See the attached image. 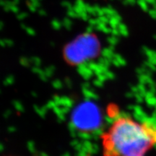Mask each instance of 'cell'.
Listing matches in <instances>:
<instances>
[{
    "label": "cell",
    "mask_w": 156,
    "mask_h": 156,
    "mask_svg": "<svg viewBox=\"0 0 156 156\" xmlns=\"http://www.w3.org/2000/svg\"><path fill=\"white\" fill-rule=\"evenodd\" d=\"M101 142L103 156H146L156 145V126L121 116L103 132Z\"/></svg>",
    "instance_id": "obj_1"
}]
</instances>
